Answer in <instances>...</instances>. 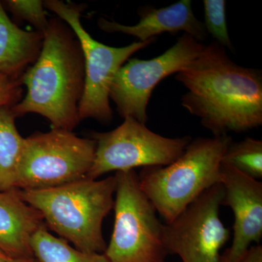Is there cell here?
Listing matches in <instances>:
<instances>
[{
  "mask_svg": "<svg viewBox=\"0 0 262 262\" xmlns=\"http://www.w3.org/2000/svg\"><path fill=\"white\" fill-rule=\"evenodd\" d=\"M176 79L188 90L182 97L183 107L213 136L261 126V71L234 63L215 41Z\"/></svg>",
  "mask_w": 262,
  "mask_h": 262,
  "instance_id": "obj_1",
  "label": "cell"
},
{
  "mask_svg": "<svg viewBox=\"0 0 262 262\" xmlns=\"http://www.w3.org/2000/svg\"><path fill=\"white\" fill-rule=\"evenodd\" d=\"M42 50L22 76L26 96L12 110L16 117L37 114L52 127L72 131L81 121L79 106L84 91L85 68L80 41L58 17L50 19L43 32Z\"/></svg>",
  "mask_w": 262,
  "mask_h": 262,
  "instance_id": "obj_2",
  "label": "cell"
},
{
  "mask_svg": "<svg viewBox=\"0 0 262 262\" xmlns=\"http://www.w3.org/2000/svg\"><path fill=\"white\" fill-rule=\"evenodd\" d=\"M116 179H81L51 189L18 190L46 227L80 251L103 253V222L114 208Z\"/></svg>",
  "mask_w": 262,
  "mask_h": 262,
  "instance_id": "obj_3",
  "label": "cell"
},
{
  "mask_svg": "<svg viewBox=\"0 0 262 262\" xmlns=\"http://www.w3.org/2000/svg\"><path fill=\"white\" fill-rule=\"evenodd\" d=\"M232 141L229 135L198 137L170 165L143 168L141 189L166 223L220 184L222 158Z\"/></svg>",
  "mask_w": 262,
  "mask_h": 262,
  "instance_id": "obj_4",
  "label": "cell"
},
{
  "mask_svg": "<svg viewBox=\"0 0 262 262\" xmlns=\"http://www.w3.org/2000/svg\"><path fill=\"white\" fill-rule=\"evenodd\" d=\"M115 224L103 254L108 262H165L163 225L135 170L116 172Z\"/></svg>",
  "mask_w": 262,
  "mask_h": 262,
  "instance_id": "obj_5",
  "label": "cell"
},
{
  "mask_svg": "<svg viewBox=\"0 0 262 262\" xmlns=\"http://www.w3.org/2000/svg\"><path fill=\"white\" fill-rule=\"evenodd\" d=\"M96 149L92 138L78 137L62 129L24 138L15 188L39 190L88 178Z\"/></svg>",
  "mask_w": 262,
  "mask_h": 262,
  "instance_id": "obj_6",
  "label": "cell"
},
{
  "mask_svg": "<svg viewBox=\"0 0 262 262\" xmlns=\"http://www.w3.org/2000/svg\"><path fill=\"white\" fill-rule=\"evenodd\" d=\"M43 4L45 8L70 26L83 52L85 83L79 106L80 120L90 118L108 123L113 119L110 94L115 75L132 55L152 44L155 38L146 42H133L125 47H111L96 40L82 26L80 18L84 5L59 0H46Z\"/></svg>",
  "mask_w": 262,
  "mask_h": 262,
  "instance_id": "obj_7",
  "label": "cell"
},
{
  "mask_svg": "<svg viewBox=\"0 0 262 262\" xmlns=\"http://www.w3.org/2000/svg\"><path fill=\"white\" fill-rule=\"evenodd\" d=\"M120 126L108 132L92 134L96 155L88 178L97 179L112 171L166 166L182 155L192 140L190 136L165 137L149 130L135 119H124Z\"/></svg>",
  "mask_w": 262,
  "mask_h": 262,
  "instance_id": "obj_8",
  "label": "cell"
},
{
  "mask_svg": "<svg viewBox=\"0 0 262 262\" xmlns=\"http://www.w3.org/2000/svg\"><path fill=\"white\" fill-rule=\"evenodd\" d=\"M205 46L184 33L159 56L149 60H127L117 71L110 89V98L116 105L119 115L122 118L131 117L146 124V108L157 84L190 64Z\"/></svg>",
  "mask_w": 262,
  "mask_h": 262,
  "instance_id": "obj_9",
  "label": "cell"
},
{
  "mask_svg": "<svg viewBox=\"0 0 262 262\" xmlns=\"http://www.w3.org/2000/svg\"><path fill=\"white\" fill-rule=\"evenodd\" d=\"M224 189L215 184L163 225V243L168 253L182 262H222L221 250L229 230L220 219Z\"/></svg>",
  "mask_w": 262,
  "mask_h": 262,
  "instance_id": "obj_10",
  "label": "cell"
},
{
  "mask_svg": "<svg viewBox=\"0 0 262 262\" xmlns=\"http://www.w3.org/2000/svg\"><path fill=\"white\" fill-rule=\"evenodd\" d=\"M220 183L224 189L222 205L233 212V239L222 256V262H239L253 243L262 237V183L222 164Z\"/></svg>",
  "mask_w": 262,
  "mask_h": 262,
  "instance_id": "obj_11",
  "label": "cell"
},
{
  "mask_svg": "<svg viewBox=\"0 0 262 262\" xmlns=\"http://www.w3.org/2000/svg\"><path fill=\"white\" fill-rule=\"evenodd\" d=\"M140 20L134 26H126L100 18L98 26L103 32L121 33L146 42L164 33L176 34L184 32L201 42L208 37L203 22L193 13L191 0H181L162 8L144 7L138 10Z\"/></svg>",
  "mask_w": 262,
  "mask_h": 262,
  "instance_id": "obj_12",
  "label": "cell"
},
{
  "mask_svg": "<svg viewBox=\"0 0 262 262\" xmlns=\"http://www.w3.org/2000/svg\"><path fill=\"white\" fill-rule=\"evenodd\" d=\"M44 225L42 215L22 199L18 189L0 191V250L8 257H32L31 239Z\"/></svg>",
  "mask_w": 262,
  "mask_h": 262,
  "instance_id": "obj_13",
  "label": "cell"
},
{
  "mask_svg": "<svg viewBox=\"0 0 262 262\" xmlns=\"http://www.w3.org/2000/svg\"><path fill=\"white\" fill-rule=\"evenodd\" d=\"M43 39V33L24 30L12 21L0 1V73L22 78L37 61Z\"/></svg>",
  "mask_w": 262,
  "mask_h": 262,
  "instance_id": "obj_14",
  "label": "cell"
},
{
  "mask_svg": "<svg viewBox=\"0 0 262 262\" xmlns=\"http://www.w3.org/2000/svg\"><path fill=\"white\" fill-rule=\"evenodd\" d=\"M12 106H0V191L16 189L17 171L24 138L15 125Z\"/></svg>",
  "mask_w": 262,
  "mask_h": 262,
  "instance_id": "obj_15",
  "label": "cell"
},
{
  "mask_svg": "<svg viewBox=\"0 0 262 262\" xmlns=\"http://www.w3.org/2000/svg\"><path fill=\"white\" fill-rule=\"evenodd\" d=\"M33 256L39 262H108L103 253L83 252L48 231L46 225L34 232L30 241Z\"/></svg>",
  "mask_w": 262,
  "mask_h": 262,
  "instance_id": "obj_16",
  "label": "cell"
},
{
  "mask_svg": "<svg viewBox=\"0 0 262 262\" xmlns=\"http://www.w3.org/2000/svg\"><path fill=\"white\" fill-rule=\"evenodd\" d=\"M222 164L256 180L262 179V141L248 137L229 144Z\"/></svg>",
  "mask_w": 262,
  "mask_h": 262,
  "instance_id": "obj_17",
  "label": "cell"
},
{
  "mask_svg": "<svg viewBox=\"0 0 262 262\" xmlns=\"http://www.w3.org/2000/svg\"><path fill=\"white\" fill-rule=\"evenodd\" d=\"M205 28L208 35L224 48L234 51L227 29L225 0H204Z\"/></svg>",
  "mask_w": 262,
  "mask_h": 262,
  "instance_id": "obj_18",
  "label": "cell"
},
{
  "mask_svg": "<svg viewBox=\"0 0 262 262\" xmlns=\"http://www.w3.org/2000/svg\"><path fill=\"white\" fill-rule=\"evenodd\" d=\"M5 11L15 19L32 24L37 32H44L49 20L46 15L43 2L40 0H5L1 2Z\"/></svg>",
  "mask_w": 262,
  "mask_h": 262,
  "instance_id": "obj_19",
  "label": "cell"
},
{
  "mask_svg": "<svg viewBox=\"0 0 262 262\" xmlns=\"http://www.w3.org/2000/svg\"><path fill=\"white\" fill-rule=\"evenodd\" d=\"M21 78L0 73V106H13L22 99Z\"/></svg>",
  "mask_w": 262,
  "mask_h": 262,
  "instance_id": "obj_20",
  "label": "cell"
},
{
  "mask_svg": "<svg viewBox=\"0 0 262 262\" xmlns=\"http://www.w3.org/2000/svg\"><path fill=\"white\" fill-rule=\"evenodd\" d=\"M239 262H262V246L259 244L251 246Z\"/></svg>",
  "mask_w": 262,
  "mask_h": 262,
  "instance_id": "obj_21",
  "label": "cell"
},
{
  "mask_svg": "<svg viewBox=\"0 0 262 262\" xmlns=\"http://www.w3.org/2000/svg\"><path fill=\"white\" fill-rule=\"evenodd\" d=\"M10 262H39L34 256L32 257L11 258Z\"/></svg>",
  "mask_w": 262,
  "mask_h": 262,
  "instance_id": "obj_22",
  "label": "cell"
},
{
  "mask_svg": "<svg viewBox=\"0 0 262 262\" xmlns=\"http://www.w3.org/2000/svg\"><path fill=\"white\" fill-rule=\"evenodd\" d=\"M11 258L8 257L4 252L0 250V262H10Z\"/></svg>",
  "mask_w": 262,
  "mask_h": 262,
  "instance_id": "obj_23",
  "label": "cell"
}]
</instances>
